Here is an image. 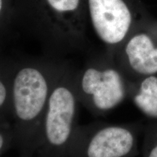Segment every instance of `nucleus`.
<instances>
[{
  "mask_svg": "<svg viewBox=\"0 0 157 157\" xmlns=\"http://www.w3.org/2000/svg\"><path fill=\"white\" fill-rule=\"evenodd\" d=\"M7 101H12V87L7 88L5 82L0 79V109Z\"/></svg>",
  "mask_w": 157,
  "mask_h": 157,
  "instance_id": "nucleus-10",
  "label": "nucleus"
},
{
  "mask_svg": "<svg viewBox=\"0 0 157 157\" xmlns=\"http://www.w3.org/2000/svg\"><path fill=\"white\" fill-rule=\"evenodd\" d=\"M144 132L146 141L149 144L147 157H157V120L156 122L149 123Z\"/></svg>",
  "mask_w": 157,
  "mask_h": 157,
  "instance_id": "nucleus-9",
  "label": "nucleus"
},
{
  "mask_svg": "<svg viewBox=\"0 0 157 157\" xmlns=\"http://www.w3.org/2000/svg\"><path fill=\"white\" fill-rule=\"evenodd\" d=\"M116 61L129 82L157 74V20L139 21L117 49Z\"/></svg>",
  "mask_w": 157,
  "mask_h": 157,
  "instance_id": "nucleus-6",
  "label": "nucleus"
},
{
  "mask_svg": "<svg viewBox=\"0 0 157 157\" xmlns=\"http://www.w3.org/2000/svg\"><path fill=\"white\" fill-rule=\"evenodd\" d=\"M79 105L74 72L60 67L49 97L38 147L54 152L71 148L78 126Z\"/></svg>",
  "mask_w": 157,
  "mask_h": 157,
  "instance_id": "nucleus-2",
  "label": "nucleus"
},
{
  "mask_svg": "<svg viewBox=\"0 0 157 157\" xmlns=\"http://www.w3.org/2000/svg\"><path fill=\"white\" fill-rule=\"evenodd\" d=\"M2 0H0V12L2 10Z\"/></svg>",
  "mask_w": 157,
  "mask_h": 157,
  "instance_id": "nucleus-12",
  "label": "nucleus"
},
{
  "mask_svg": "<svg viewBox=\"0 0 157 157\" xmlns=\"http://www.w3.org/2000/svg\"><path fill=\"white\" fill-rule=\"evenodd\" d=\"M141 131L138 124L78 125L71 148H82L84 157H127L134 151Z\"/></svg>",
  "mask_w": 157,
  "mask_h": 157,
  "instance_id": "nucleus-4",
  "label": "nucleus"
},
{
  "mask_svg": "<svg viewBox=\"0 0 157 157\" xmlns=\"http://www.w3.org/2000/svg\"><path fill=\"white\" fill-rule=\"evenodd\" d=\"M74 80L80 103L95 116L111 112L129 98L130 82L114 60L91 63L74 72Z\"/></svg>",
  "mask_w": 157,
  "mask_h": 157,
  "instance_id": "nucleus-3",
  "label": "nucleus"
},
{
  "mask_svg": "<svg viewBox=\"0 0 157 157\" xmlns=\"http://www.w3.org/2000/svg\"><path fill=\"white\" fill-rule=\"evenodd\" d=\"M90 19L98 38L117 50L139 21L148 14L131 0H88Z\"/></svg>",
  "mask_w": 157,
  "mask_h": 157,
  "instance_id": "nucleus-5",
  "label": "nucleus"
},
{
  "mask_svg": "<svg viewBox=\"0 0 157 157\" xmlns=\"http://www.w3.org/2000/svg\"><path fill=\"white\" fill-rule=\"evenodd\" d=\"M4 142H5V140H4V137L3 135L0 133V149L3 147L4 145Z\"/></svg>",
  "mask_w": 157,
  "mask_h": 157,
  "instance_id": "nucleus-11",
  "label": "nucleus"
},
{
  "mask_svg": "<svg viewBox=\"0 0 157 157\" xmlns=\"http://www.w3.org/2000/svg\"><path fill=\"white\" fill-rule=\"evenodd\" d=\"M52 10L63 14L75 11L78 7L80 0H46Z\"/></svg>",
  "mask_w": 157,
  "mask_h": 157,
  "instance_id": "nucleus-8",
  "label": "nucleus"
},
{
  "mask_svg": "<svg viewBox=\"0 0 157 157\" xmlns=\"http://www.w3.org/2000/svg\"><path fill=\"white\" fill-rule=\"evenodd\" d=\"M60 69L58 66L25 63L15 71L11 107L15 136L21 147L29 149L39 146L49 97Z\"/></svg>",
  "mask_w": 157,
  "mask_h": 157,
  "instance_id": "nucleus-1",
  "label": "nucleus"
},
{
  "mask_svg": "<svg viewBox=\"0 0 157 157\" xmlns=\"http://www.w3.org/2000/svg\"><path fill=\"white\" fill-rule=\"evenodd\" d=\"M129 98L143 115L157 120V76L130 82Z\"/></svg>",
  "mask_w": 157,
  "mask_h": 157,
  "instance_id": "nucleus-7",
  "label": "nucleus"
}]
</instances>
